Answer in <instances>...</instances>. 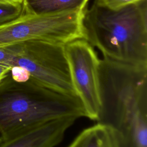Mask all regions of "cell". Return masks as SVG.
<instances>
[{
	"label": "cell",
	"mask_w": 147,
	"mask_h": 147,
	"mask_svg": "<svg viewBox=\"0 0 147 147\" xmlns=\"http://www.w3.org/2000/svg\"><path fill=\"white\" fill-rule=\"evenodd\" d=\"M96 120L116 133L119 147H147V64L100 59Z\"/></svg>",
	"instance_id": "6da1fadb"
},
{
	"label": "cell",
	"mask_w": 147,
	"mask_h": 147,
	"mask_svg": "<svg viewBox=\"0 0 147 147\" xmlns=\"http://www.w3.org/2000/svg\"><path fill=\"white\" fill-rule=\"evenodd\" d=\"M11 67L5 64L0 63V82L10 73Z\"/></svg>",
	"instance_id": "7c38bea8"
},
{
	"label": "cell",
	"mask_w": 147,
	"mask_h": 147,
	"mask_svg": "<svg viewBox=\"0 0 147 147\" xmlns=\"http://www.w3.org/2000/svg\"><path fill=\"white\" fill-rule=\"evenodd\" d=\"M7 47L11 53L7 65L11 68H22L30 80L38 84L77 96L71 81L64 45L30 40Z\"/></svg>",
	"instance_id": "277c9868"
},
{
	"label": "cell",
	"mask_w": 147,
	"mask_h": 147,
	"mask_svg": "<svg viewBox=\"0 0 147 147\" xmlns=\"http://www.w3.org/2000/svg\"><path fill=\"white\" fill-rule=\"evenodd\" d=\"M76 119L63 117L13 132L1 138L0 147H55Z\"/></svg>",
	"instance_id": "52a82bcc"
},
{
	"label": "cell",
	"mask_w": 147,
	"mask_h": 147,
	"mask_svg": "<svg viewBox=\"0 0 147 147\" xmlns=\"http://www.w3.org/2000/svg\"><path fill=\"white\" fill-rule=\"evenodd\" d=\"M84 39L104 57L123 63L147 64V0L117 10L94 2L86 9Z\"/></svg>",
	"instance_id": "7a4b0ae2"
},
{
	"label": "cell",
	"mask_w": 147,
	"mask_h": 147,
	"mask_svg": "<svg viewBox=\"0 0 147 147\" xmlns=\"http://www.w3.org/2000/svg\"><path fill=\"white\" fill-rule=\"evenodd\" d=\"M72 83L86 112V117L98 119L101 107L99 61L97 54L84 39L64 45Z\"/></svg>",
	"instance_id": "8992f818"
},
{
	"label": "cell",
	"mask_w": 147,
	"mask_h": 147,
	"mask_svg": "<svg viewBox=\"0 0 147 147\" xmlns=\"http://www.w3.org/2000/svg\"><path fill=\"white\" fill-rule=\"evenodd\" d=\"M23 11V2L0 3V25L17 18Z\"/></svg>",
	"instance_id": "30bf717a"
},
{
	"label": "cell",
	"mask_w": 147,
	"mask_h": 147,
	"mask_svg": "<svg viewBox=\"0 0 147 147\" xmlns=\"http://www.w3.org/2000/svg\"><path fill=\"white\" fill-rule=\"evenodd\" d=\"M86 117L77 96L30 80L17 82L10 74L0 82V138L56 119Z\"/></svg>",
	"instance_id": "3957f363"
},
{
	"label": "cell",
	"mask_w": 147,
	"mask_h": 147,
	"mask_svg": "<svg viewBox=\"0 0 147 147\" xmlns=\"http://www.w3.org/2000/svg\"><path fill=\"white\" fill-rule=\"evenodd\" d=\"M1 138H0V142H1Z\"/></svg>",
	"instance_id": "5bb4252c"
},
{
	"label": "cell",
	"mask_w": 147,
	"mask_h": 147,
	"mask_svg": "<svg viewBox=\"0 0 147 147\" xmlns=\"http://www.w3.org/2000/svg\"><path fill=\"white\" fill-rule=\"evenodd\" d=\"M24 0H0V3H22Z\"/></svg>",
	"instance_id": "4fadbf2b"
},
{
	"label": "cell",
	"mask_w": 147,
	"mask_h": 147,
	"mask_svg": "<svg viewBox=\"0 0 147 147\" xmlns=\"http://www.w3.org/2000/svg\"><path fill=\"white\" fill-rule=\"evenodd\" d=\"M68 147H119L115 131L109 126L97 122L84 129Z\"/></svg>",
	"instance_id": "ba28073f"
},
{
	"label": "cell",
	"mask_w": 147,
	"mask_h": 147,
	"mask_svg": "<svg viewBox=\"0 0 147 147\" xmlns=\"http://www.w3.org/2000/svg\"><path fill=\"white\" fill-rule=\"evenodd\" d=\"M84 11L34 14L24 10L17 18L0 25V48L30 40L65 45L84 39Z\"/></svg>",
	"instance_id": "5b68a950"
},
{
	"label": "cell",
	"mask_w": 147,
	"mask_h": 147,
	"mask_svg": "<svg viewBox=\"0 0 147 147\" xmlns=\"http://www.w3.org/2000/svg\"><path fill=\"white\" fill-rule=\"evenodd\" d=\"M142 0H95L96 5L111 10H117Z\"/></svg>",
	"instance_id": "8fae6325"
},
{
	"label": "cell",
	"mask_w": 147,
	"mask_h": 147,
	"mask_svg": "<svg viewBox=\"0 0 147 147\" xmlns=\"http://www.w3.org/2000/svg\"><path fill=\"white\" fill-rule=\"evenodd\" d=\"M89 0H24L25 12L49 14L64 11H83Z\"/></svg>",
	"instance_id": "9c48e42d"
}]
</instances>
